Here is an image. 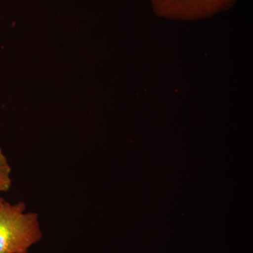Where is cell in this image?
<instances>
[{"mask_svg":"<svg viewBox=\"0 0 253 253\" xmlns=\"http://www.w3.org/2000/svg\"><path fill=\"white\" fill-rule=\"evenodd\" d=\"M42 236L39 216L27 212L24 202L0 204V253L28 251Z\"/></svg>","mask_w":253,"mask_h":253,"instance_id":"cell-1","label":"cell"},{"mask_svg":"<svg viewBox=\"0 0 253 253\" xmlns=\"http://www.w3.org/2000/svg\"><path fill=\"white\" fill-rule=\"evenodd\" d=\"M159 17L179 21H196L227 11L238 0H150Z\"/></svg>","mask_w":253,"mask_h":253,"instance_id":"cell-2","label":"cell"},{"mask_svg":"<svg viewBox=\"0 0 253 253\" xmlns=\"http://www.w3.org/2000/svg\"><path fill=\"white\" fill-rule=\"evenodd\" d=\"M11 168L0 148V192H6L11 186Z\"/></svg>","mask_w":253,"mask_h":253,"instance_id":"cell-3","label":"cell"},{"mask_svg":"<svg viewBox=\"0 0 253 253\" xmlns=\"http://www.w3.org/2000/svg\"><path fill=\"white\" fill-rule=\"evenodd\" d=\"M4 201V199H2V198L0 197V204H1V203H2V202H3V201Z\"/></svg>","mask_w":253,"mask_h":253,"instance_id":"cell-4","label":"cell"},{"mask_svg":"<svg viewBox=\"0 0 253 253\" xmlns=\"http://www.w3.org/2000/svg\"><path fill=\"white\" fill-rule=\"evenodd\" d=\"M21 253H30L29 251H25V252Z\"/></svg>","mask_w":253,"mask_h":253,"instance_id":"cell-5","label":"cell"}]
</instances>
